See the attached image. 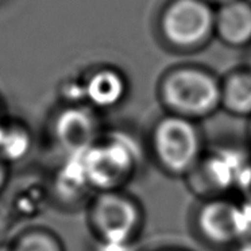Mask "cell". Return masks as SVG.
<instances>
[{
    "mask_svg": "<svg viewBox=\"0 0 251 251\" xmlns=\"http://www.w3.org/2000/svg\"><path fill=\"white\" fill-rule=\"evenodd\" d=\"M149 164L172 180L184 181L208 149L202 123L162 112L143 135Z\"/></svg>",
    "mask_w": 251,
    "mask_h": 251,
    "instance_id": "cell-1",
    "label": "cell"
},
{
    "mask_svg": "<svg viewBox=\"0 0 251 251\" xmlns=\"http://www.w3.org/2000/svg\"><path fill=\"white\" fill-rule=\"evenodd\" d=\"M143 137L112 128L82 155L88 181L93 192L125 191L142 175L148 165Z\"/></svg>",
    "mask_w": 251,
    "mask_h": 251,
    "instance_id": "cell-2",
    "label": "cell"
},
{
    "mask_svg": "<svg viewBox=\"0 0 251 251\" xmlns=\"http://www.w3.org/2000/svg\"><path fill=\"white\" fill-rule=\"evenodd\" d=\"M87 223L99 251H135L146 229V209L125 191L96 192L87 204Z\"/></svg>",
    "mask_w": 251,
    "mask_h": 251,
    "instance_id": "cell-3",
    "label": "cell"
},
{
    "mask_svg": "<svg viewBox=\"0 0 251 251\" xmlns=\"http://www.w3.org/2000/svg\"><path fill=\"white\" fill-rule=\"evenodd\" d=\"M155 96L165 114L202 123L220 112V76L196 64L172 66L159 77Z\"/></svg>",
    "mask_w": 251,
    "mask_h": 251,
    "instance_id": "cell-4",
    "label": "cell"
},
{
    "mask_svg": "<svg viewBox=\"0 0 251 251\" xmlns=\"http://www.w3.org/2000/svg\"><path fill=\"white\" fill-rule=\"evenodd\" d=\"M189 232L212 251H234L251 232V216L239 196L195 200L188 215Z\"/></svg>",
    "mask_w": 251,
    "mask_h": 251,
    "instance_id": "cell-5",
    "label": "cell"
},
{
    "mask_svg": "<svg viewBox=\"0 0 251 251\" xmlns=\"http://www.w3.org/2000/svg\"><path fill=\"white\" fill-rule=\"evenodd\" d=\"M251 170V149L249 145H208V149L184 180L195 200L215 197L240 196Z\"/></svg>",
    "mask_w": 251,
    "mask_h": 251,
    "instance_id": "cell-6",
    "label": "cell"
},
{
    "mask_svg": "<svg viewBox=\"0 0 251 251\" xmlns=\"http://www.w3.org/2000/svg\"><path fill=\"white\" fill-rule=\"evenodd\" d=\"M158 30L170 49H202L215 37V7L207 0H169L159 14Z\"/></svg>",
    "mask_w": 251,
    "mask_h": 251,
    "instance_id": "cell-7",
    "label": "cell"
},
{
    "mask_svg": "<svg viewBox=\"0 0 251 251\" xmlns=\"http://www.w3.org/2000/svg\"><path fill=\"white\" fill-rule=\"evenodd\" d=\"M101 114L87 104H62L50 122V135L62 158L84 155L101 138Z\"/></svg>",
    "mask_w": 251,
    "mask_h": 251,
    "instance_id": "cell-8",
    "label": "cell"
},
{
    "mask_svg": "<svg viewBox=\"0 0 251 251\" xmlns=\"http://www.w3.org/2000/svg\"><path fill=\"white\" fill-rule=\"evenodd\" d=\"M85 104L100 114L119 108L130 93V82L112 65H99L82 76Z\"/></svg>",
    "mask_w": 251,
    "mask_h": 251,
    "instance_id": "cell-9",
    "label": "cell"
},
{
    "mask_svg": "<svg viewBox=\"0 0 251 251\" xmlns=\"http://www.w3.org/2000/svg\"><path fill=\"white\" fill-rule=\"evenodd\" d=\"M48 192L50 200L62 208L87 207L95 192L88 181L82 155L62 158L50 178Z\"/></svg>",
    "mask_w": 251,
    "mask_h": 251,
    "instance_id": "cell-10",
    "label": "cell"
},
{
    "mask_svg": "<svg viewBox=\"0 0 251 251\" xmlns=\"http://www.w3.org/2000/svg\"><path fill=\"white\" fill-rule=\"evenodd\" d=\"M215 37L232 49L250 46V0H229L215 8Z\"/></svg>",
    "mask_w": 251,
    "mask_h": 251,
    "instance_id": "cell-11",
    "label": "cell"
},
{
    "mask_svg": "<svg viewBox=\"0 0 251 251\" xmlns=\"http://www.w3.org/2000/svg\"><path fill=\"white\" fill-rule=\"evenodd\" d=\"M220 112L246 122L251 118V69L247 65L220 77Z\"/></svg>",
    "mask_w": 251,
    "mask_h": 251,
    "instance_id": "cell-12",
    "label": "cell"
},
{
    "mask_svg": "<svg viewBox=\"0 0 251 251\" xmlns=\"http://www.w3.org/2000/svg\"><path fill=\"white\" fill-rule=\"evenodd\" d=\"M34 148L31 128L21 119L7 118L0 131V159L8 166L26 159Z\"/></svg>",
    "mask_w": 251,
    "mask_h": 251,
    "instance_id": "cell-13",
    "label": "cell"
},
{
    "mask_svg": "<svg viewBox=\"0 0 251 251\" xmlns=\"http://www.w3.org/2000/svg\"><path fill=\"white\" fill-rule=\"evenodd\" d=\"M8 246L10 251H66L57 232L38 226L21 231Z\"/></svg>",
    "mask_w": 251,
    "mask_h": 251,
    "instance_id": "cell-14",
    "label": "cell"
},
{
    "mask_svg": "<svg viewBox=\"0 0 251 251\" xmlns=\"http://www.w3.org/2000/svg\"><path fill=\"white\" fill-rule=\"evenodd\" d=\"M10 175H11V166H8L4 161L0 159V196L6 191L10 182Z\"/></svg>",
    "mask_w": 251,
    "mask_h": 251,
    "instance_id": "cell-15",
    "label": "cell"
},
{
    "mask_svg": "<svg viewBox=\"0 0 251 251\" xmlns=\"http://www.w3.org/2000/svg\"><path fill=\"white\" fill-rule=\"evenodd\" d=\"M240 199L245 201L246 207L249 209V212H250L251 216V170L249 176H247V180L245 182V186H243V189L240 192Z\"/></svg>",
    "mask_w": 251,
    "mask_h": 251,
    "instance_id": "cell-16",
    "label": "cell"
},
{
    "mask_svg": "<svg viewBox=\"0 0 251 251\" xmlns=\"http://www.w3.org/2000/svg\"><path fill=\"white\" fill-rule=\"evenodd\" d=\"M149 251H193L188 247H184V246L178 245H164V246H157L151 250Z\"/></svg>",
    "mask_w": 251,
    "mask_h": 251,
    "instance_id": "cell-17",
    "label": "cell"
},
{
    "mask_svg": "<svg viewBox=\"0 0 251 251\" xmlns=\"http://www.w3.org/2000/svg\"><path fill=\"white\" fill-rule=\"evenodd\" d=\"M234 251H251V232L240 242L239 246Z\"/></svg>",
    "mask_w": 251,
    "mask_h": 251,
    "instance_id": "cell-18",
    "label": "cell"
},
{
    "mask_svg": "<svg viewBox=\"0 0 251 251\" xmlns=\"http://www.w3.org/2000/svg\"><path fill=\"white\" fill-rule=\"evenodd\" d=\"M246 138H247V145L251 149V118L247 120V125H246Z\"/></svg>",
    "mask_w": 251,
    "mask_h": 251,
    "instance_id": "cell-19",
    "label": "cell"
},
{
    "mask_svg": "<svg viewBox=\"0 0 251 251\" xmlns=\"http://www.w3.org/2000/svg\"><path fill=\"white\" fill-rule=\"evenodd\" d=\"M207 1H209L211 4H216V6H219V4H223V3H227V1H229V0H207Z\"/></svg>",
    "mask_w": 251,
    "mask_h": 251,
    "instance_id": "cell-20",
    "label": "cell"
},
{
    "mask_svg": "<svg viewBox=\"0 0 251 251\" xmlns=\"http://www.w3.org/2000/svg\"><path fill=\"white\" fill-rule=\"evenodd\" d=\"M6 116L3 115V112H1V109H0V131H1V127H3V125H4V122H6Z\"/></svg>",
    "mask_w": 251,
    "mask_h": 251,
    "instance_id": "cell-21",
    "label": "cell"
},
{
    "mask_svg": "<svg viewBox=\"0 0 251 251\" xmlns=\"http://www.w3.org/2000/svg\"><path fill=\"white\" fill-rule=\"evenodd\" d=\"M0 251H10V246L8 245L0 246Z\"/></svg>",
    "mask_w": 251,
    "mask_h": 251,
    "instance_id": "cell-22",
    "label": "cell"
},
{
    "mask_svg": "<svg viewBox=\"0 0 251 251\" xmlns=\"http://www.w3.org/2000/svg\"><path fill=\"white\" fill-rule=\"evenodd\" d=\"M247 66L251 69V53H250V57H249V64H247Z\"/></svg>",
    "mask_w": 251,
    "mask_h": 251,
    "instance_id": "cell-23",
    "label": "cell"
}]
</instances>
